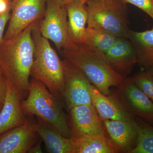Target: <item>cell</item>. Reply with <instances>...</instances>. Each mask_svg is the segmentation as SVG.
Listing matches in <instances>:
<instances>
[{
	"mask_svg": "<svg viewBox=\"0 0 153 153\" xmlns=\"http://www.w3.org/2000/svg\"><path fill=\"white\" fill-rule=\"evenodd\" d=\"M71 138L75 153H117L108 143L105 134L87 135Z\"/></svg>",
	"mask_w": 153,
	"mask_h": 153,
	"instance_id": "obj_19",
	"label": "cell"
},
{
	"mask_svg": "<svg viewBox=\"0 0 153 153\" xmlns=\"http://www.w3.org/2000/svg\"><path fill=\"white\" fill-rule=\"evenodd\" d=\"M111 94L132 115L153 124V102L135 84L126 78Z\"/></svg>",
	"mask_w": 153,
	"mask_h": 153,
	"instance_id": "obj_7",
	"label": "cell"
},
{
	"mask_svg": "<svg viewBox=\"0 0 153 153\" xmlns=\"http://www.w3.org/2000/svg\"><path fill=\"white\" fill-rule=\"evenodd\" d=\"M7 82L5 100L0 111V135L25 123L26 117L22 111V95L9 82Z\"/></svg>",
	"mask_w": 153,
	"mask_h": 153,
	"instance_id": "obj_14",
	"label": "cell"
},
{
	"mask_svg": "<svg viewBox=\"0 0 153 153\" xmlns=\"http://www.w3.org/2000/svg\"><path fill=\"white\" fill-rule=\"evenodd\" d=\"M102 122L107 139L116 152L130 153L136 145V120L134 122L105 120Z\"/></svg>",
	"mask_w": 153,
	"mask_h": 153,
	"instance_id": "obj_12",
	"label": "cell"
},
{
	"mask_svg": "<svg viewBox=\"0 0 153 153\" xmlns=\"http://www.w3.org/2000/svg\"><path fill=\"white\" fill-rule=\"evenodd\" d=\"M131 78L135 84L153 102V77L144 71Z\"/></svg>",
	"mask_w": 153,
	"mask_h": 153,
	"instance_id": "obj_22",
	"label": "cell"
},
{
	"mask_svg": "<svg viewBox=\"0 0 153 153\" xmlns=\"http://www.w3.org/2000/svg\"><path fill=\"white\" fill-rule=\"evenodd\" d=\"M61 51L64 59L79 68L105 95H109L111 87H119L126 78L111 68L104 53L85 44L74 43L70 39Z\"/></svg>",
	"mask_w": 153,
	"mask_h": 153,
	"instance_id": "obj_2",
	"label": "cell"
},
{
	"mask_svg": "<svg viewBox=\"0 0 153 153\" xmlns=\"http://www.w3.org/2000/svg\"><path fill=\"white\" fill-rule=\"evenodd\" d=\"M146 72L153 77V64L150 67L146 69Z\"/></svg>",
	"mask_w": 153,
	"mask_h": 153,
	"instance_id": "obj_29",
	"label": "cell"
},
{
	"mask_svg": "<svg viewBox=\"0 0 153 153\" xmlns=\"http://www.w3.org/2000/svg\"><path fill=\"white\" fill-rule=\"evenodd\" d=\"M10 9L9 0H0V13Z\"/></svg>",
	"mask_w": 153,
	"mask_h": 153,
	"instance_id": "obj_27",
	"label": "cell"
},
{
	"mask_svg": "<svg viewBox=\"0 0 153 153\" xmlns=\"http://www.w3.org/2000/svg\"><path fill=\"white\" fill-rule=\"evenodd\" d=\"M1 108H0V111H1Z\"/></svg>",
	"mask_w": 153,
	"mask_h": 153,
	"instance_id": "obj_31",
	"label": "cell"
},
{
	"mask_svg": "<svg viewBox=\"0 0 153 153\" xmlns=\"http://www.w3.org/2000/svg\"><path fill=\"white\" fill-rule=\"evenodd\" d=\"M65 87L63 98L68 110L81 105L91 104L92 85L79 68L64 59L62 60Z\"/></svg>",
	"mask_w": 153,
	"mask_h": 153,
	"instance_id": "obj_9",
	"label": "cell"
},
{
	"mask_svg": "<svg viewBox=\"0 0 153 153\" xmlns=\"http://www.w3.org/2000/svg\"><path fill=\"white\" fill-rule=\"evenodd\" d=\"M25 115H36L49 123L65 137L70 138L67 115L61 101L52 94L42 82L35 78L30 81L27 98L21 101Z\"/></svg>",
	"mask_w": 153,
	"mask_h": 153,
	"instance_id": "obj_4",
	"label": "cell"
},
{
	"mask_svg": "<svg viewBox=\"0 0 153 153\" xmlns=\"http://www.w3.org/2000/svg\"><path fill=\"white\" fill-rule=\"evenodd\" d=\"M5 80H6L4 76V74H3L2 68L0 66V81H4Z\"/></svg>",
	"mask_w": 153,
	"mask_h": 153,
	"instance_id": "obj_30",
	"label": "cell"
},
{
	"mask_svg": "<svg viewBox=\"0 0 153 153\" xmlns=\"http://www.w3.org/2000/svg\"><path fill=\"white\" fill-rule=\"evenodd\" d=\"M35 22L18 36L3 41L0 47V66L6 80L19 91L23 98L29 93L30 88L35 53L32 31Z\"/></svg>",
	"mask_w": 153,
	"mask_h": 153,
	"instance_id": "obj_1",
	"label": "cell"
},
{
	"mask_svg": "<svg viewBox=\"0 0 153 153\" xmlns=\"http://www.w3.org/2000/svg\"><path fill=\"white\" fill-rule=\"evenodd\" d=\"M118 38L105 30L86 27L82 44L105 54L112 47Z\"/></svg>",
	"mask_w": 153,
	"mask_h": 153,
	"instance_id": "obj_20",
	"label": "cell"
},
{
	"mask_svg": "<svg viewBox=\"0 0 153 153\" xmlns=\"http://www.w3.org/2000/svg\"><path fill=\"white\" fill-rule=\"evenodd\" d=\"M136 145L130 153H153V126L136 117Z\"/></svg>",
	"mask_w": 153,
	"mask_h": 153,
	"instance_id": "obj_21",
	"label": "cell"
},
{
	"mask_svg": "<svg viewBox=\"0 0 153 153\" xmlns=\"http://www.w3.org/2000/svg\"><path fill=\"white\" fill-rule=\"evenodd\" d=\"M38 119L37 132L50 153H75L73 140L63 136L52 126L40 118Z\"/></svg>",
	"mask_w": 153,
	"mask_h": 153,
	"instance_id": "obj_16",
	"label": "cell"
},
{
	"mask_svg": "<svg viewBox=\"0 0 153 153\" xmlns=\"http://www.w3.org/2000/svg\"><path fill=\"white\" fill-rule=\"evenodd\" d=\"M61 5L64 6L66 4H68L71 2L74 1H78L81 2L86 4L89 0H56Z\"/></svg>",
	"mask_w": 153,
	"mask_h": 153,
	"instance_id": "obj_28",
	"label": "cell"
},
{
	"mask_svg": "<svg viewBox=\"0 0 153 153\" xmlns=\"http://www.w3.org/2000/svg\"><path fill=\"white\" fill-rule=\"evenodd\" d=\"M127 39L135 51L137 63L146 69L152 65L153 28L143 32L130 30Z\"/></svg>",
	"mask_w": 153,
	"mask_h": 153,
	"instance_id": "obj_18",
	"label": "cell"
},
{
	"mask_svg": "<svg viewBox=\"0 0 153 153\" xmlns=\"http://www.w3.org/2000/svg\"><path fill=\"white\" fill-rule=\"evenodd\" d=\"M12 12L4 41L12 39L31 24L43 19L47 0H9Z\"/></svg>",
	"mask_w": 153,
	"mask_h": 153,
	"instance_id": "obj_8",
	"label": "cell"
},
{
	"mask_svg": "<svg viewBox=\"0 0 153 153\" xmlns=\"http://www.w3.org/2000/svg\"><path fill=\"white\" fill-rule=\"evenodd\" d=\"M39 28L42 36L51 40L59 51L66 47L71 39L66 8L56 0H47L44 16L39 22Z\"/></svg>",
	"mask_w": 153,
	"mask_h": 153,
	"instance_id": "obj_6",
	"label": "cell"
},
{
	"mask_svg": "<svg viewBox=\"0 0 153 153\" xmlns=\"http://www.w3.org/2000/svg\"><path fill=\"white\" fill-rule=\"evenodd\" d=\"M39 21L34 24L32 36L35 44L34 59L31 75L42 82L49 91L61 101L63 97L65 81L62 60L41 35Z\"/></svg>",
	"mask_w": 153,
	"mask_h": 153,
	"instance_id": "obj_3",
	"label": "cell"
},
{
	"mask_svg": "<svg viewBox=\"0 0 153 153\" xmlns=\"http://www.w3.org/2000/svg\"><path fill=\"white\" fill-rule=\"evenodd\" d=\"M127 4L123 0H89L85 4L87 27L105 30L117 38H127Z\"/></svg>",
	"mask_w": 153,
	"mask_h": 153,
	"instance_id": "obj_5",
	"label": "cell"
},
{
	"mask_svg": "<svg viewBox=\"0 0 153 153\" xmlns=\"http://www.w3.org/2000/svg\"><path fill=\"white\" fill-rule=\"evenodd\" d=\"M10 9L6 12L0 13V47L4 41V33L7 23L10 17Z\"/></svg>",
	"mask_w": 153,
	"mask_h": 153,
	"instance_id": "obj_24",
	"label": "cell"
},
{
	"mask_svg": "<svg viewBox=\"0 0 153 153\" xmlns=\"http://www.w3.org/2000/svg\"><path fill=\"white\" fill-rule=\"evenodd\" d=\"M67 121L71 137L105 134L102 121L93 105H81L68 110Z\"/></svg>",
	"mask_w": 153,
	"mask_h": 153,
	"instance_id": "obj_10",
	"label": "cell"
},
{
	"mask_svg": "<svg viewBox=\"0 0 153 153\" xmlns=\"http://www.w3.org/2000/svg\"><path fill=\"white\" fill-rule=\"evenodd\" d=\"M7 83L6 80L0 81V108H2L5 100L7 92Z\"/></svg>",
	"mask_w": 153,
	"mask_h": 153,
	"instance_id": "obj_25",
	"label": "cell"
},
{
	"mask_svg": "<svg viewBox=\"0 0 153 153\" xmlns=\"http://www.w3.org/2000/svg\"><path fill=\"white\" fill-rule=\"evenodd\" d=\"M125 2L131 4L149 15L153 20V0H123Z\"/></svg>",
	"mask_w": 153,
	"mask_h": 153,
	"instance_id": "obj_23",
	"label": "cell"
},
{
	"mask_svg": "<svg viewBox=\"0 0 153 153\" xmlns=\"http://www.w3.org/2000/svg\"><path fill=\"white\" fill-rule=\"evenodd\" d=\"M91 101L102 121L105 120L134 122L136 117L129 113L111 94L102 93L93 85L91 88Z\"/></svg>",
	"mask_w": 153,
	"mask_h": 153,
	"instance_id": "obj_15",
	"label": "cell"
},
{
	"mask_svg": "<svg viewBox=\"0 0 153 153\" xmlns=\"http://www.w3.org/2000/svg\"><path fill=\"white\" fill-rule=\"evenodd\" d=\"M68 33L73 42L82 44L85 37L88 13L86 5L78 1L66 4Z\"/></svg>",
	"mask_w": 153,
	"mask_h": 153,
	"instance_id": "obj_17",
	"label": "cell"
},
{
	"mask_svg": "<svg viewBox=\"0 0 153 153\" xmlns=\"http://www.w3.org/2000/svg\"><path fill=\"white\" fill-rule=\"evenodd\" d=\"M104 54L110 66L124 78H127L131 73L137 63L134 49L126 38H118L112 47Z\"/></svg>",
	"mask_w": 153,
	"mask_h": 153,
	"instance_id": "obj_13",
	"label": "cell"
},
{
	"mask_svg": "<svg viewBox=\"0 0 153 153\" xmlns=\"http://www.w3.org/2000/svg\"><path fill=\"white\" fill-rule=\"evenodd\" d=\"M41 140H40L38 143L36 142L33 145L28 151L27 153H43L42 147H41Z\"/></svg>",
	"mask_w": 153,
	"mask_h": 153,
	"instance_id": "obj_26",
	"label": "cell"
},
{
	"mask_svg": "<svg viewBox=\"0 0 153 153\" xmlns=\"http://www.w3.org/2000/svg\"><path fill=\"white\" fill-rule=\"evenodd\" d=\"M37 126L38 123L26 118L22 125L0 135V153H27L37 141Z\"/></svg>",
	"mask_w": 153,
	"mask_h": 153,
	"instance_id": "obj_11",
	"label": "cell"
}]
</instances>
